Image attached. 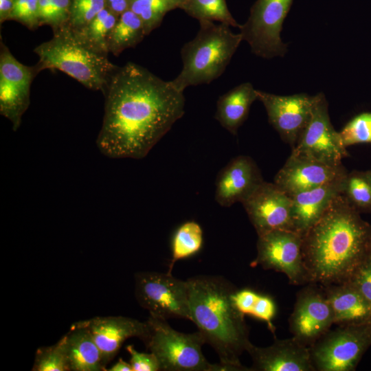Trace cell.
<instances>
[{
  "label": "cell",
  "instance_id": "obj_1",
  "mask_svg": "<svg viewBox=\"0 0 371 371\" xmlns=\"http://www.w3.org/2000/svg\"><path fill=\"white\" fill-rule=\"evenodd\" d=\"M104 95L96 144L110 158H144L185 112L183 92L133 63L118 67Z\"/></svg>",
  "mask_w": 371,
  "mask_h": 371
},
{
  "label": "cell",
  "instance_id": "obj_2",
  "mask_svg": "<svg viewBox=\"0 0 371 371\" xmlns=\"http://www.w3.org/2000/svg\"><path fill=\"white\" fill-rule=\"evenodd\" d=\"M370 229L342 193L335 197L302 236L309 282L322 286L348 282L369 256Z\"/></svg>",
  "mask_w": 371,
  "mask_h": 371
},
{
  "label": "cell",
  "instance_id": "obj_3",
  "mask_svg": "<svg viewBox=\"0 0 371 371\" xmlns=\"http://www.w3.org/2000/svg\"><path fill=\"white\" fill-rule=\"evenodd\" d=\"M187 282L190 320L217 353L221 371H252L240 361L252 344L244 315L232 299L234 286L214 276L192 277Z\"/></svg>",
  "mask_w": 371,
  "mask_h": 371
},
{
  "label": "cell",
  "instance_id": "obj_4",
  "mask_svg": "<svg viewBox=\"0 0 371 371\" xmlns=\"http://www.w3.org/2000/svg\"><path fill=\"white\" fill-rule=\"evenodd\" d=\"M40 71L58 69L93 91L104 93L118 68L101 53L87 45L67 23L53 30V36L34 49Z\"/></svg>",
  "mask_w": 371,
  "mask_h": 371
},
{
  "label": "cell",
  "instance_id": "obj_5",
  "mask_svg": "<svg viewBox=\"0 0 371 371\" xmlns=\"http://www.w3.org/2000/svg\"><path fill=\"white\" fill-rule=\"evenodd\" d=\"M196 36L181 49L183 67L171 80L180 91L190 86L209 84L223 74L241 41L240 33L230 26L214 21H200Z\"/></svg>",
  "mask_w": 371,
  "mask_h": 371
},
{
  "label": "cell",
  "instance_id": "obj_6",
  "mask_svg": "<svg viewBox=\"0 0 371 371\" xmlns=\"http://www.w3.org/2000/svg\"><path fill=\"white\" fill-rule=\"evenodd\" d=\"M146 347L157 358L163 371H216L202 352L205 344L201 334L183 333L173 329L166 319L150 316L146 320Z\"/></svg>",
  "mask_w": 371,
  "mask_h": 371
},
{
  "label": "cell",
  "instance_id": "obj_7",
  "mask_svg": "<svg viewBox=\"0 0 371 371\" xmlns=\"http://www.w3.org/2000/svg\"><path fill=\"white\" fill-rule=\"evenodd\" d=\"M337 326L309 348L315 371H353L371 346V324Z\"/></svg>",
  "mask_w": 371,
  "mask_h": 371
},
{
  "label": "cell",
  "instance_id": "obj_8",
  "mask_svg": "<svg viewBox=\"0 0 371 371\" xmlns=\"http://www.w3.org/2000/svg\"><path fill=\"white\" fill-rule=\"evenodd\" d=\"M135 294L150 316L166 319L190 318L187 280L171 273L142 271L135 276Z\"/></svg>",
  "mask_w": 371,
  "mask_h": 371
},
{
  "label": "cell",
  "instance_id": "obj_9",
  "mask_svg": "<svg viewBox=\"0 0 371 371\" xmlns=\"http://www.w3.org/2000/svg\"><path fill=\"white\" fill-rule=\"evenodd\" d=\"M293 0H256L247 21L240 25L243 41L251 52L264 58L284 56L286 45L281 38L282 24Z\"/></svg>",
  "mask_w": 371,
  "mask_h": 371
},
{
  "label": "cell",
  "instance_id": "obj_10",
  "mask_svg": "<svg viewBox=\"0 0 371 371\" xmlns=\"http://www.w3.org/2000/svg\"><path fill=\"white\" fill-rule=\"evenodd\" d=\"M257 256L252 266L260 265L284 273L290 284L305 285L309 278L302 254V236L293 231L278 229L258 236Z\"/></svg>",
  "mask_w": 371,
  "mask_h": 371
},
{
  "label": "cell",
  "instance_id": "obj_11",
  "mask_svg": "<svg viewBox=\"0 0 371 371\" xmlns=\"http://www.w3.org/2000/svg\"><path fill=\"white\" fill-rule=\"evenodd\" d=\"M328 102L323 93L314 95L310 120L291 153L333 165L348 156L339 133L330 120Z\"/></svg>",
  "mask_w": 371,
  "mask_h": 371
},
{
  "label": "cell",
  "instance_id": "obj_12",
  "mask_svg": "<svg viewBox=\"0 0 371 371\" xmlns=\"http://www.w3.org/2000/svg\"><path fill=\"white\" fill-rule=\"evenodd\" d=\"M39 72L36 65L27 66L18 61L1 40L0 113L12 123L14 131L30 106L31 84Z\"/></svg>",
  "mask_w": 371,
  "mask_h": 371
},
{
  "label": "cell",
  "instance_id": "obj_13",
  "mask_svg": "<svg viewBox=\"0 0 371 371\" xmlns=\"http://www.w3.org/2000/svg\"><path fill=\"white\" fill-rule=\"evenodd\" d=\"M289 324L292 337L308 348L330 329L333 313L323 286L310 282L299 291Z\"/></svg>",
  "mask_w": 371,
  "mask_h": 371
},
{
  "label": "cell",
  "instance_id": "obj_14",
  "mask_svg": "<svg viewBox=\"0 0 371 371\" xmlns=\"http://www.w3.org/2000/svg\"><path fill=\"white\" fill-rule=\"evenodd\" d=\"M242 204L258 236L293 230L292 199L274 183L264 181Z\"/></svg>",
  "mask_w": 371,
  "mask_h": 371
},
{
  "label": "cell",
  "instance_id": "obj_15",
  "mask_svg": "<svg viewBox=\"0 0 371 371\" xmlns=\"http://www.w3.org/2000/svg\"><path fill=\"white\" fill-rule=\"evenodd\" d=\"M257 95L266 109L269 122L293 148L310 120L314 96L306 93L278 95L259 90Z\"/></svg>",
  "mask_w": 371,
  "mask_h": 371
},
{
  "label": "cell",
  "instance_id": "obj_16",
  "mask_svg": "<svg viewBox=\"0 0 371 371\" xmlns=\"http://www.w3.org/2000/svg\"><path fill=\"white\" fill-rule=\"evenodd\" d=\"M348 173L343 164L333 165L291 153L273 183L292 196L333 181Z\"/></svg>",
  "mask_w": 371,
  "mask_h": 371
},
{
  "label": "cell",
  "instance_id": "obj_17",
  "mask_svg": "<svg viewBox=\"0 0 371 371\" xmlns=\"http://www.w3.org/2000/svg\"><path fill=\"white\" fill-rule=\"evenodd\" d=\"M264 181L254 160L247 155L233 158L218 173L215 199L222 207L246 200Z\"/></svg>",
  "mask_w": 371,
  "mask_h": 371
},
{
  "label": "cell",
  "instance_id": "obj_18",
  "mask_svg": "<svg viewBox=\"0 0 371 371\" xmlns=\"http://www.w3.org/2000/svg\"><path fill=\"white\" fill-rule=\"evenodd\" d=\"M82 322L91 332L105 368L127 339L138 337L144 341L148 331L146 322L123 316L95 317Z\"/></svg>",
  "mask_w": 371,
  "mask_h": 371
},
{
  "label": "cell",
  "instance_id": "obj_19",
  "mask_svg": "<svg viewBox=\"0 0 371 371\" xmlns=\"http://www.w3.org/2000/svg\"><path fill=\"white\" fill-rule=\"evenodd\" d=\"M247 352L253 362L252 371H315L309 348L293 337L276 339L267 347L251 344Z\"/></svg>",
  "mask_w": 371,
  "mask_h": 371
},
{
  "label": "cell",
  "instance_id": "obj_20",
  "mask_svg": "<svg viewBox=\"0 0 371 371\" xmlns=\"http://www.w3.org/2000/svg\"><path fill=\"white\" fill-rule=\"evenodd\" d=\"M346 175L291 196L295 232L303 236L318 221L333 199L342 193Z\"/></svg>",
  "mask_w": 371,
  "mask_h": 371
},
{
  "label": "cell",
  "instance_id": "obj_21",
  "mask_svg": "<svg viewBox=\"0 0 371 371\" xmlns=\"http://www.w3.org/2000/svg\"><path fill=\"white\" fill-rule=\"evenodd\" d=\"M323 287L333 313L334 324H371V305L352 284L348 281Z\"/></svg>",
  "mask_w": 371,
  "mask_h": 371
},
{
  "label": "cell",
  "instance_id": "obj_22",
  "mask_svg": "<svg viewBox=\"0 0 371 371\" xmlns=\"http://www.w3.org/2000/svg\"><path fill=\"white\" fill-rule=\"evenodd\" d=\"M69 369L71 371L106 370L100 350L82 321L73 324L64 335Z\"/></svg>",
  "mask_w": 371,
  "mask_h": 371
},
{
  "label": "cell",
  "instance_id": "obj_23",
  "mask_svg": "<svg viewBox=\"0 0 371 371\" xmlns=\"http://www.w3.org/2000/svg\"><path fill=\"white\" fill-rule=\"evenodd\" d=\"M256 100L257 90L253 85L250 82L242 83L218 98L214 117L224 128L236 135Z\"/></svg>",
  "mask_w": 371,
  "mask_h": 371
},
{
  "label": "cell",
  "instance_id": "obj_24",
  "mask_svg": "<svg viewBox=\"0 0 371 371\" xmlns=\"http://www.w3.org/2000/svg\"><path fill=\"white\" fill-rule=\"evenodd\" d=\"M147 36L142 20L131 10L118 18L108 40L109 53L120 55L124 50L135 47Z\"/></svg>",
  "mask_w": 371,
  "mask_h": 371
},
{
  "label": "cell",
  "instance_id": "obj_25",
  "mask_svg": "<svg viewBox=\"0 0 371 371\" xmlns=\"http://www.w3.org/2000/svg\"><path fill=\"white\" fill-rule=\"evenodd\" d=\"M232 299L235 307L242 315H250L265 322L270 330L274 332L272 321L276 316L277 308L271 297L244 289H236Z\"/></svg>",
  "mask_w": 371,
  "mask_h": 371
},
{
  "label": "cell",
  "instance_id": "obj_26",
  "mask_svg": "<svg viewBox=\"0 0 371 371\" xmlns=\"http://www.w3.org/2000/svg\"><path fill=\"white\" fill-rule=\"evenodd\" d=\"M118 18L117 15L105 6L85 26L74 30L91 47L108 55V40Z\"/></svg>",
  "mask_w": 371,
  "mask_h": 371
},
{
  "label": "cell",
  "instance_id": "obj_27",
  "mask_svg": "<svg viewBox=\"0 0 371 371\" xmlns=\"http://www.w3.org/2000/svg\"><path fill=\"white\" fill-rule=\"evenodd\" d=\"M342 194L360 214L371 213V170L348 172Z\"/></svg>",
  "mask_w": 371,
  "mask_h": 371
},
{
  "label": "cell",
  "instance_id": "obj_28",
  "mask_svg": "<svg viewBox=\"0 0 371 371\" xmlns=\"http://www.w3.org/2000/svg\"><path fill=\"white\" fill-rule=\"evenodd\" d=\"M203 245V231L195 221H188L176 230L172 240V259L169 268L171 273L175 263L197 253Z\"/></svg>",
  "mask_w": 371,
  "mask_h": 371
},
{
  "label": "cell",
  "instance_id": "obj_29",
  "mask_svg": "<svg viewBox=\"0 0 371 371\" xmlns=\"http://www.w3.org/2000/svg\"><path fill=\"white\" fill-rule=\"evenodd\" d=\"M180 9L199 21H218L240 27L229 12L225 0H187Z\"/></svg>",
  "mask_w": 371,
  "mask_h": 371
},
{
  "label": "cell",
  "instance_id": "obj_30",
  "mask_svg": "<svg viewBox=\"0 0 371 371\" xmlns=\"http://www.w3.org/2000/svg\"><path fill=\"white\" fill-rule=\"evenodd\" d=\"M33 371H70L64 336L55 344L36 352Z\"/></svg>",
  "mask_w": 371,
  "mask_h": 371
},
{
  "label": "cell",
  "instance_id": "obj_31",
  "mask_svg": "<svg viewBox=\"0 0 371 371\" xmlns=\"http://www.w3.org/2000/svg\"><path fill=\"white\" fill-rule=\"evenodd\" d=\"M129 10L142 20L148 35L172 8L166 0H131Z\"/></svg>",
  "mask_w": 371,
  "mask_h": 371
},
{
  "label": "cell",
  "instance_id": "obj_32",
  "mask_svg": "<svg viewBox=\"0 0 371 371\" xmlns=\"http://www.w3.org/2000/svg\"><path fill=\"white\" fill-rule=\"evenodd\" d=\"M344 146L371 143V113H360L348 122L339 132Z\"/></svg>",
  "mask_w": 371,
  "mask_h": 371
},
{
  "label": "cell",
  "instance_id": "obj_33",
  "mask_svg": "<svg viewBox=\"0 0 371 371\" xmlns=\"http://www.w3.org/2000/svg\"><path fill=\"white\" fill-rule=\"evenodd\" d=\"M105 7L104 0H71L67 24L78 30L89 23Z\"/></svg>",
  "mask_w": 371,
  "mask_h": 371
},
{
  "label": "cell",
  "instance_id": "obj_34",
  "mask_svg": "<svg viewBox=\"0 0 371 371\" xmlns=\"http://www.w3.org/2000/svg\"><path fill=\"white\" fill-rule=\"evenodd\" d=\"M9 20L17 21L32 30L36 29L40 25L38 0H14Z\"/></svg>",
  "mask_w": 371,
  "mask_h": 371
},
{
  "label": "cell",
  "instance_id": "obj_35",
  "mask_svg": "<svg viewBox=\"0 0 371 371\" xmlns=\"http://www.w3.org/2000/svg\"><path fill=\"white\" fill-rule=\"evenodd\" d=\"M371 305V257L369 256L348 280Z\"/></svg>",
  "mask_w": 371,
  "mask_h": 371
},
{
  "label": "cell",
  "instance_id": "obj_36",
  "mask_svg": "<svg viewBox=\"0 0 371 371\" xmlns=\"http://www.w3.org/2000/svg\"><path fill=\"white\" fill-rule=\"evenodd\" d=\"M126 349L131 356L130 363L133 368V371L160 370L159 361L153 352H138L132 345H128Z\"/></svg>",
  "mask_w": 371,
  "mask_h": 371
},
{
  "label": "cell",
  "instance_id": "obj_37",
  "mask_svg": "<svg viewBox=\"0 0 371 371\" xmlns=\"http://www.w3.org/2000/svg\"><path fill=\"white\" fill-rule=\"evenodd\" d=\"M63 25L68 23L71 0H49Z\"/></svg>",
  "mask_w": 371,
  "mask_h": 371
},
{
  "label": "cell",
  "instance_id": "obj_38",
  "mask_svg": "<svg viewBox=\"0 0 371 371\" xmlns=\"http://www.w3.org/2000/svg\"><path fill=\"white\" fill-rule=\"evenodd\" d=\"M105 6L112 12L120 16L129 10L131 0H104Z\"/></svg>",
  "mask_w": 371,
  "mask_h": 371
},
{
  "label": "cell",
  "instance_id": "obj_39",
  "mask_svg": "<svg viewBox=\"0 0 371 371\" xmlns=\"http://www.w3.org/2000/svg\"><path fill=\"white\" fill-rule=\"evenodd\" d=\"M14 0H0V22L9 20L13 9Z\"/></svg>",
  "mask_w": 371,
  "mask_h": 371
},
{
  "label": "cell",
  "instance_id": "obj_40",
  "mask_svg": "<svg viewBox=\"0 0 371 371\" xmlns=\"http://www.w3.org/2000/svg\"><path fill=\"white\" fill-rule=\"evenodd\" d=\"M108 371H133V368L130 363L120 359Z\"/></svg>",
  "mask_w": 371,
  "mask_h": 371
},
{
  "label": "cell",
  "instance_id": "obj_41",
  "mask_svg": "<svg viewBox=\"0 0 371 371\" xmlns=\"http://www.w3.org/2000/svg\"><path fill=\"white\" fill-rule=\"evenodd\" d=\"M172 10L181 8L187 0H166Z\"/></svg>",
  "mask_w": 371,
  "mask_h": 371
},
{
  "label": "cell",
  "instance_id": "obj_42",
  "mask_svg": "<svg viewBox=\"0 0 371 371\" xmlns=\"http://www.w3.org/2000/svg\"><path fill=\"white\" fill-rule=\"evenodd\" d=\"M370 229V238H369V256L371 257V223Z\"/></svg>",
  "mask_w": 371,
  "mask_h": 371
},
{
  "label": "cell",
  "instance_id": "obj_43",
  "mask_svg": "<svg viewBox=\"0 0 371 371\" xmlns=\"http://www.w3.org/2000/svg\"><path fill=\"white\" fill-rule=\"evenodd\" d=\"M370 170H371V169H370Z\"/></svg>",
  "mask_w": 371,
  "mask_h": 371
}]
</instances>
